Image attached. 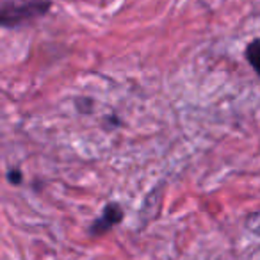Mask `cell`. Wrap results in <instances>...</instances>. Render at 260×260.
Instances as JSON below:
<instances>
[{"instance_id":"6da1fadb","label":"cell","mask_w":260,"mask_h":260,"mask_svg":"<svg viewBox=\"0 0 260 260\" xmlns=\"http://www.w3.org/2000/svg\"><path fill=\"white\" fill-rule=\"evenodd\" d=\"M52 4L48 0H8L0 2V27H18L30 20L41 18Z\"/></svg>"},{"instance_id":"7a4b0ae2","label":"cell","mask_w":260,"mask_h":260,"mask_svg":"<svg viewBox=\"0 0 260 260\" xmlns=\"http://www.w3.org/2000/svg\"><path fill=\"white\" fill-rule=\"evenodd\" d=\"M123 209L119 203H107L105 209L102 210V214L93 221V224L89 226V235L93 237H98V235L107 234L109 230L119 224L123 221Z\"/></svg>"},{"instance_id":"3957f363","label":"cell","mask_w":260,"mask_h":260,"mask_svg":"<svg viewBox=\"0 0 260 260\" xmlns=\"http://www.w3.org/2000/svg\"><path fill=\"white\" fill-rule=\"evenodd\" d=\"M256 50H258V40H253L251 43H249L248 50H246V55H248V61L251 62V66H253V68H256V62H255Z\"/></svg>"},{"instance_id":"277c9868","label":"cell","mask_w":260,"mask_h":260,"mask_svg":"<svg viewBox=\"0 0 260 260\" xmlns=\"http://www.w3.org/2000/svg\"><path fill=\"white\" fill-rule=\"evenodd\" d=\"M8 178H9V182H11L13 185H20V184H22V180H23L22 171H20V170H13V171H9Z\"/></svg>"}]
</instances>
